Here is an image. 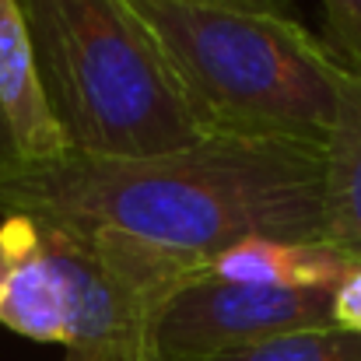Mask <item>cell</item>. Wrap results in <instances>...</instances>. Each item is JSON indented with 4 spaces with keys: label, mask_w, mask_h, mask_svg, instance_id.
<instances>
[{
    "label": "cell",
    "mask_w": 361,
    "mask_h": 361,
    "mask_svg": "<svg viewBox=\"0 0 361 361\" xmlns=\"http://www.w3.org/2000/svg\"><path fill=\"white\" fill-rule=\"evenodd\" d=\"M0 214L106 228L197 267L245 239L326 242L323 147L204 137L147 158H0Z\"/></svg>",
    "instance_id": "1"
},
{
    "label": "cell",
    "mask_w": 361,
    "mask_h": 361,
    "mask_svg": "<svg viewBox=\"0 0 361 361\" xmlns=\"http://www.w3.org/2000/svg\"><path fill=\"white\" fill-rule=\"evenodd\" d=\"M207 137L326 147L344 63L298 14L130 0Z\"/></svg>",
    "instance_id": "2"
},
{
    "label": "cell",
    "mask_w": 361,
    "mask_h": 361,
    "mask_svg": "<svg viewBox=\"0 0 361 361\" xmlns=\"http://www.w3.org/2000/svg\"><path fill=\"white\" fill-rule=\"evenodd\" d=\"M71 151L147 158L204 140L172 67L130 0H18Z\"/></svg>",
    "instance_id": "3"
},
{
    "label": "cell",
    "mask_w": 361,
    "mask_h": 361,
    "mask_svg": "<svg viewBox=\"0 0 361 361\" xmlns=\"http://www.w3.org/2000/svg\"><path fill=\"white\" fill-rule=\"evenodd\" d=\"M35 221L67 295L63 361H147L158 302L200 267L106 228Z\"/></svg>",
    "instance_id": "4"
},
{
    "label": "cell",
    "mask_w": 361,
    "mask_h": 361,
    "mask_svg": "<svg viewBox=\"0 0 361 361\" xmlns=\"http://www.w3.org/2000/svg\"><path fill=\"white\" fill-rule=\"evenodd\" d=\"M326 326H334V291L235 284L214 277L204 263L158 302L147 330V361L211 358Z\"/></svg>",
    "instance_id": "5"
},
{
    "label": "cell",
    "mask_w": 361,
    "mask_h": 361,
    "mask_svg": "<svg viewBox=\"0 0 361 361\" xmlns=\"http://www.w3.org/2000/svg\"><path fill=\"white\" fill-rule=\"evenodd\" d=\"M0 326L39 344H67L63 281L39 221L28 214H4L0 221Z\"/></svg>",
    "instance_id": "6"
},
{
    "label": "cell",
    "mask_w": 361,
    "mask_h": 361,
    "mask_svg": "<svg viewBox=\"0 0 361 361\" xmlns=\"http://www.w3.org/2000/svg\"><path fill=\"white\" fill-rule=\"evenodd\" d=\"M0 116L11 158L56 161L71 151L63 126L49 109L35 42L18 0H0Z\"/></svg>",
    "instance_id": "7"
},
{
    "label": "cell",
    "mask_w": 361,
    "mask_h": 361,
    "mask_svg": "<svg viewBox=\"0 0 361 361\" xmlns=\"http://www.w3.org/2000/svg\"><path fill=\"white\" fill-rule=\"evenodd\" d=\"M326 242L361 259V71L344 67L337 116L323 147Z\"/></svg>",
    "instance_id": "8"
},
{
    "label": "cell",
    "mask_w": 361,
    "mask_h": 361,
    "mask_svg": "<svg viewBox=\"0 0 361 361\" xmlns=\"http://www.w3.org/2000/svg\"><path fill=\"white\" fill-rule=\"evenodd\" d=\"M355 256L330 242H277L245 239L207 263L221 281L259 284V288H323L334 291Z\"/></svg>",
    "instance_id": "9"
},
{
    "label": "cell",
    "mask_w": 361,
    "mask_h": 361,
    "mask_svg": "<svg viewBox=\"0 0 361 361\" xmlns=\"http://www.w3.org/2000/svg\"><path fill=\"white\" fill-rule=\"evenodd\" d=\"M193 361H361V334H348L341 326L302 330V334H284L252 348Z\"/></svg>",
    "instance_id": "10"
},
{
    "label": "cell",
    "mask_w": 361,
    "mask_h": 361,
    "mask_svg": "<svg viewBox=\"0 0 361 361\" xmlns=\"http://www.w3.org/2000/svg\"><path fill=\"white\" fill-rule=\"evenodd\" d=\"M323 18H326V35L323 42L334 49V56L361 71V0H319Z\"/></svg>",
    "instance_id": "11"
},
{
    "label": "cell",
    "mask_w": 361,
    "mask_h": 361,
    "mask_svg": "<svg viewBox=\"0 0 361 361\" xmlns=\"http://www.w3.org/2000/svg\"><path fill=\"white\" fill-rule=\"evenodd\" d=\"M334 326L361 334V259L348 267V274L334 288Z\"/></svg>",
    "instance_id": "12"
},
{
    "label": "cell",
    "mask_w": 361,
    "mask_h": 361,
    "mask_svg": "<svg viewBox=\"0 0 361 361\" xmlns=\"http://www.w3.org/2000/svg\"><path fill=\"white\" fill-rule=\"evenodd\" d=\"M186 4H218V7L263 11V14H295V4L291 0H186Z\"/></svg>",
    "instance_id": "13"
},
{
    "label": "cell",
    "mask_w": 361,
    "mask_h": 361,
    "mask_svg": "<svg viewBox=\"0 0 361 361\" xmlns=\"http://www.w3.org/2000/svg\"><path fill=\"white\" fill-rule=\"evenodd\" d=\"M11 154V140H7V126H4V116H0V158Z\"/></svg>",
    "instance_id": "14"
}]
</instances>
